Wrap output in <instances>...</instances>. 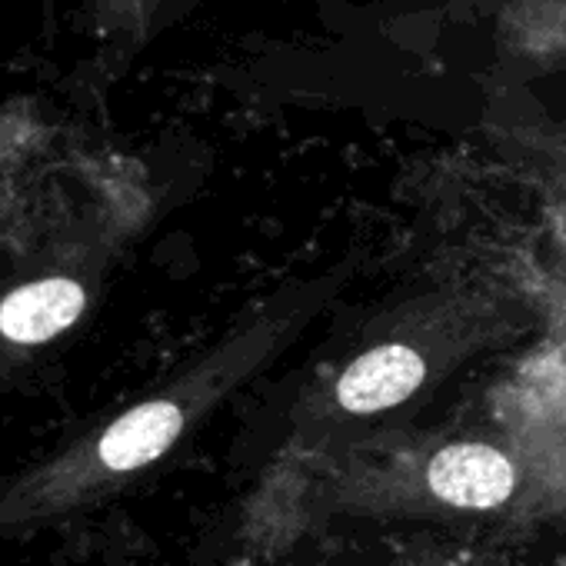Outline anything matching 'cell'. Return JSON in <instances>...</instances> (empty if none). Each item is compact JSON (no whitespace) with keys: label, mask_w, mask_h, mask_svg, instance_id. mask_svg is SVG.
I'll return each instance as SVG.
<instances>
[{"label":"cell","mask_w":566,"mask_h":566,"mask_svg":"<svg viewBox=\"0 0 566 566\" xmlns=\"http://www.w3.org/2000/svg\"><path fill=\"white\" fill-rule=\"evenodd\" d=\"M184 430V410L170 400H150L114 420L97 440V460L104 470L127 473L164 457Z\"/></svg>","instance_id":"4"},{"label":"cell","mask_w":566,"mask_h":566,"mask_svg":"<svg viewBox=\"0 0 566 566\" xmlns=\"http://www.w3.org/2000/svg\"><path fill=\"white\" fill-rule=\"evenodd\" d=\"M423 360L403 344H387L347 367L337 384V400L350 413H377L403 403L423 384Z\"/></svg>","instance_id":"3"},{"label":"cell","mask_w":566,"mask_h":566,"mask_svg":"<svg viewBox=\"0 0 566 566\" xmlns=\"http://www.w3.org/2000/svg\"><path fill=\"white\" fill-rule=\"evenodd\" d=\"M427 483L433 496L450 506L490 510L513 493L516 470L500 450L486 443H453L430 460Z\"/></svg>","instance_id":"1"},{"label":"cell","mask_w":566,"mask_h":566,"mask_svg":"<svg viewBox=\"0 0 566 566\" xmlns=\"http://www.w3.org/2000/svg\"><path fill=\"white\" fill-rule=\"evenodd\" d=\"M87 294L71 276L31 280L0 301V337L18 347H38L64 334L84 314Z\"/></svg>","instance_id":"2"}]
</instances>
